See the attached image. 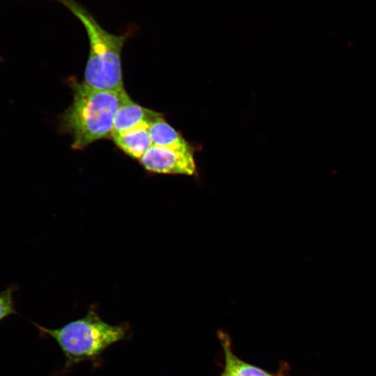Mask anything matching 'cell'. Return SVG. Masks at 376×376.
I'll return each instance as SVG.
<instances>
[{
	"instance_id": "obj_10",
	"label": "cell",
	"mask_w": 376,
	"mask_h": 376,
	"mask_svg": "<svg viewBox=\"0 0 376 376\" xmlns=\"http://www.w3.org/2000/svg\"><path fill=\"white\" fill-rule=\"evenodd\" d=\"M279 376H281V375H279Z\"/></svg>"
},
{
	"instance_id": "obj_3",
	"label": "cell",
	"mask_w": 376,
	"mask_h": 376,
	"mask_svg": "<svg viewBox=\"0 0 376 376\" xmlns=\"http://www.w3.org/2000/svg\"><path fill=\"white\" fill-rule=\"evenodd\" d=\"M55 1L69 10L81 22L86 31L89 54L84 81L101 90L124 89L121 52L125 41L135 31L136 25H130L121 35L112 34L102 27L93 15L77 1Z\"/></svg>"
},
{
	"instance_id": "obj_9",
	"label": "cell",
	"mask_w": 376,
	"mask_h": 376,
	"mask_svg": "<svg viewBox=\"0 0 376 376\" xmlns=\"http://www.w3.org/2000/svg\"><path fill=\"white\" fill-rule=\"evenodd\" d=\"M18 289L19 286L13 283L4 290L0 291V322L10 315L17 314L15 305L14 294Z\"/></svg>"
},
{
	"instance_id": "obj_2",
	"label": "cell",
	"mask_w": 376,
	"mask_h": 376,
	"mask_svg": "<svg viewBox=\"0 0 376 376\" xmlns=\"http://www.w3.org/2000/svg\"><path fill=\"white\" fill-rule=\"evenodd\" d=\"M42 337L54 339L65 357V370L84 361L100 365L102 355L111 345L131 336L129 325L110 324L91 307L86 315L58 329H49L31 322Z\"/></svg>"
},
{
	"instance_id": "obj_7",
	"label": "cell",
	"mask_w": 376,
	"mask_h": 376,
	"mask_svg": "<svg viewBox=\"0 0 376 376\" xmlns=\"http://www.w3.org/2000/svg\"><path fill=\"white\" fill-rule=\"evenodd\" d=\"M150 126L143 125L111 137L116 145L125 153L139 159L153 145L149 133Z\"/></svg>"
},
{
	"instance_id": "obj_8",
	"label": "cell",
	"mask_w": 376,
	"mask_h": 376,
	"mask_svg": "<svg viewBox=\"0 0 376 376\" xmlns=\"http://www.w3.org/2000/svg\"><path fill=\"white\" fill-rule=\"evenodd\" d=\"M152 144L185 152H194L192 146L161 116L149 127Z\"/></svg>"
},
{
	"instance_id": "obj_4",
	"label": "cell",
	"mask_w": 376,
	"mask_h": 376,
	"mask_svg": "<svg viewBox=\"0 0 376 376\" xmlns=\"http://www.w3.org/2000/svg\"><path fill=\"white\" fill-rule=\"evenodd\" d=\"M150 172L193 175L196 172L194 152H185L152 145L139 159Z\"/></svg>"
},
{
	"instance_id": "obj_5",
	"label": "cell",
	"mask_w": 376,
	"mask_h": 376,
	"mask_svg": "<svg viewBox=\"0 0 376 376\" xmlns=\"http://www.w3.org/2000/svg\"><path fill=\"white\" fill-rule=\"evenodd\" d=\"M161 116V113L143 107L130 100L120 106L116 111L111 136L143 125H150Z\"/></svg>"
},
{
	"instance_id": "obj_6",
	"label": "cell",
	"mask_w": 376,
	"mask_h": 376,
	"mask_svg": "<svg viewBox=\"0 0 376 376\" xmlns=\"http://www.w3.org/2000/svg\"><path fill=\"white\" fill-rule=\"evenodd\" d=\"M218 337L224 353V367L219 376H276L266 370L246 363L233 352L229 336L218 331Z\"/></svg>"
},
{
	"instance_id": "obj_1",
	"label": "cell",
	"mask_w": 376,
	"mask_h": 376,
	"mask_svg": "<svg viewBox=\"0 0 376 376\" xmlns=\"http://www.w3.org/2000/svg\"><path fill=\"white\" fill-rule=\"evenodd\" d=\"M73 100L61 118V125L72 137L71 147L81 150L111 135L113 118L123 104L132 100L125 88L101 90L84 81L74 82Z\"/></svg>"
}]
</instances>
